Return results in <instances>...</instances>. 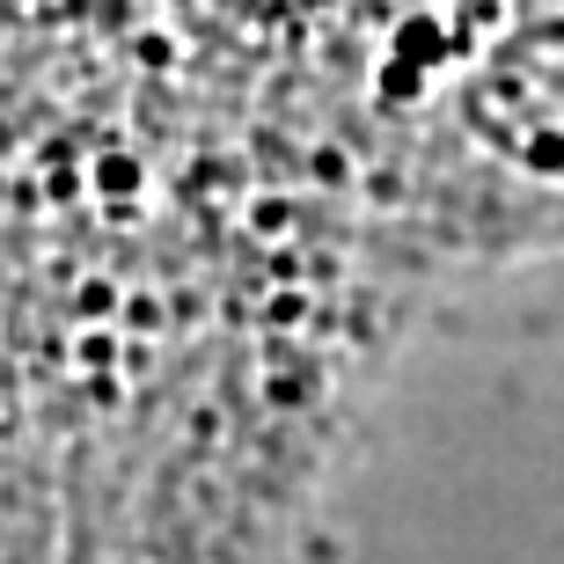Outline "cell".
I'll return each instance as SVG.
<instances>
[{
    "label": "cell",
    "instance_id": "cell-1",
    "mask_svg": "<svg viewBox=\"0 0 564 564\" xmlns=\"http://www.w3.org/2000/svg\"><path fill=\"white\" fill-rule=\"evenodd\" d=\"M469 118L528 176H564V22H543L484 66Z\"/></svg>",
    "mask_w": 564,
    "mask_h": 564
},
{
    "label": "cell",
    "instance_id": "cell-2",
    "mask_svg": "<svg viewBox=\"0 0 564 564\" xmlns=\"http://www.w3.org/2000/svg\"><path fill=\"white\" fill-rule=\"evenodd\" d=\"M82 0H0V15H15V22H52V15H74Z\"/></svg>",
    "mask_w": 564,
    "mask_h": 564
}]
</instances>
